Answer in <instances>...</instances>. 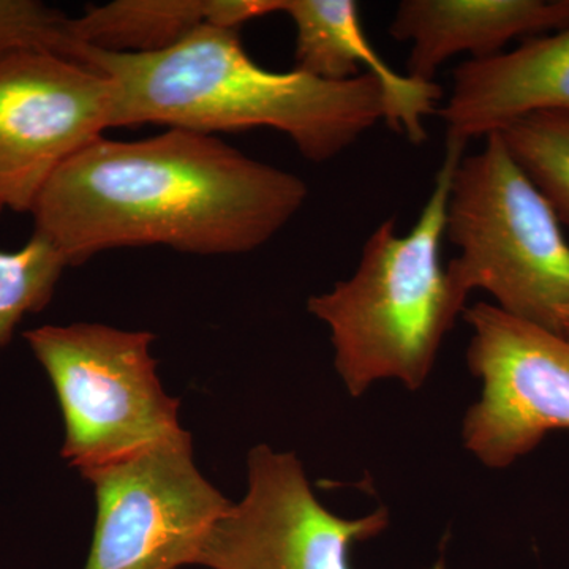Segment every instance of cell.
I'll return each instance as SVG.
<instances>
[{
	"mask_svg": "<svg viewBox=\"0 0 569 569\" xmlns=\"http://www.w3.org/2000/svg\"><path fill=\"white\" fill-rule=\"evenodd\" d=\"M498 133L560 222L569 224V112H530Z\"/></svg>",
	"mask_w": 569,
	"mask_h": 569,
	"instance_id": "14",
	"label": "cell"
},
{
	"mask_svg": "<svg viewBox=\"0 0 569 569\" xmlns=\"http://www.w3.org/2000/svg\"><path fill=\"white\" fill-rule=\"evenodd\" d=\"M114 82L54 52L0 59V216L31 212L74 153L112 127Z\"/></svg>",
	"mask_w": 569,
	"mask_h": 569,
	"instance_id": "8",
	"label": "cell"
},
{
	"mask_svg": "<svg viewBox=\"0 0 569 569\" xmlns=\"http://www.w3.org/2000/svg\"><path fill=\"white\" fill-rule=\"evenodd\" d=\"M24 337L58 396L62 458L81 473L186 433L179 400L164 395L157 377L151 332L74 323Z\"/></svg>",
	"mask_w": 569,
	"mask_h": 569,
	"instance_id": "5",
	"label": "cell"
},
{
	"mask_svg": "<svg viewBox=\"0 0 569 569\" xmlns=\"http://www.w3.org/2000/svg\"><path fill=\"white\" fill-rule=\"evenodd\" d=\"M81 475L97 500L84 569L194 565L213 523L233 505L198 471L189 432Z\"/></svg>",
	"mask_w": 569,
	"mask_h": 569,
	"instance_id": "6",
	"label": "cell"
},
{
	"mask_svg": "<svg viewBox=\"0 0 569 569\" xmlns=\"http://www.w3.org/2000/svg\"><path fill=\"white\" fill-rule=\"evenodd\" d=\"M277 10L279 0H116L69 18L63 51L81 44L118 54H151L174 47L200 26L239 29Z\"/></svg>",
	"mask_w": 569,
	"mask_h": 569,
	"instance_id": "13",
	"label": "cell"
},
{
	"mask_svg": "<svg viewBox=\"0 0 569 569\" xmlns=\"http://www.w3.org/2000/svg\"><path fill=\"white\" fill-rule=\"evenodd\" d=\"M559 328L560 336L569 340V306L561 309V312L559 313Z\"/></svg>",
	"mask_w": 569,
	"mask_h": 569,
	"instance_id": "17",
	"label": "cell"
},
{
	"mask_svg": "<svg viewBox=\"0 0 569 569\" xmlns=\"http://www.w3.org/2000/svg\"><path fill=\"white\" fill-rule=\"evenodd\" d=\"M535 111L569 112V28L527 39L516 50L467 59L452 71L440 108L447 137H488Z\"/></svg>",
	"mask_w": 569,
	"mask_h": 569,
	"instance_id": "10",
	"label": "cell"
},
{
	"mask_svg": "<svg viewBox=\"0 0 569 569\" xmlns=\"http://www.w3.org/2000/svg\"><path fill=\"white\" fill-rule=\"evenodd\" d=\"M67 266L63 254L39 233L20 250H0V347L9 343L22 317L50 305Z\"/></svg>",
	"mask_w": 569,
	"mask_h": 569,
	"instance_id": "15",
	"label": "cell"
},
{
	"mask_svg": "<svg viewBox=\"0 0 569 569\" xmlns=\"http://www.w3.org/2000/svg\"><path fill=\"white\" fill-rule=\"evenodd\" d=\"M244 500L213 523L194 565L211 569H351L350 550L383 533L387 509L343 519L326 509L293 452H249Z\"/></svg>",
	"mask_w": 569,
	"mask_h": 569,
	"instance_id": "9",
	"label": "cell"
},
{
	"mask_svg": "<svg viewBox=\"0 0 569 569\" xmlns=\"http://www.w3.org/2000/svg\"><path fill=\"white\" fill-rule=\"evenodd\" d=\"M63 58L114 82L112 127L156 123L208 134L269 127L316 163L346 152L387 114L372 74L328 81L296 69L268 70L247 54L239 29L222 26H200L151 54L70 44Z\"/></svg>",
	"mask_w": 569,
	"mask_h": 569,
	"instance_id": "2",
	"label": "cell"
},
{
	"mask_svg": "<svg viewBox=\"0 0 569 569\" xmlns=\"http://www.w3.org/2000/svg\"><path fill=\"white\" fill-rule=\"evenodd\" d=\"M307 197L298 176L213 134L170 129L140 141L97 138L56 171L31 213L33 233L73 266L122 247L252 252L291 222Z\"/></svg>",
	"mask_w": 569,
	"mask_h": 569,
	"instance_id": "1",
	"label": "cell"
},
{
	"mask_svg": "<svg viewBox=\"0 0 569 569\" xmlns=\"http://www.w3.org/2000/svg\"><path fill=\"white\" fill-rule=\"evenodd\" d=\"M280 13L296 28V70L328 81L372 74L385 92L389 129L413 144L426 141L425 119L437 111L441 89L436 82L397 73L367 39L353 0H279Z\"/></svg>",
	"mask_w": 569,
	"mask_h": 569,
	"instance_id": "11",
	"label": "cell"
},
{
	"mask_svg": "<svg viewBox=\"0 0 569 569\" xmlns=\"http://www.w3.org/2000/svg\"><path fill=\"white\" fill-rule=\"evenodd\" d=\"M445 234L459 249L447 272L462 298L488 291L498 309L560 336L569 244L552 206L500 133H489L482 151L460 159Z\"/></svg>",
	"mask_w": 569,
	"mask_h": 569,
	"instance_id": "4",
	"label": "cell"
},
{
	"mask_svg": "<svg viewBox=\"0 0 569 569\" xmlns=\"http://www.w3.org/2000/svg\"><path fill=\"white\" fill-rule=\"evenodd\" d=\"M473 329L467 365L481 380V397L468 408L466 448L489 468H507L569 429V340L478 302L463 310Z\"/></svg>",
	"mask_w": 569,
	"mask_h": 569,
	"instance_id": "7",
	"label": "cell"
},
{
	"mask_svg": "<svg viewBox=\"0 0 569 569\" xmlns=\"http://www.w3.org/2000/svg\"><path fill=\"white\" fill-rule=\"evenodd\" d=\"M467 142L447 137L432 192L407 234H399L396 219L381 223L362 247L355 274L309 299V312L331 331L337 372L353 397L380 380L421 388L466 310L467 299L441 266L440 246Z\"/></svg>",
	"mask_w": 569,
	"mask_h": 569,
	"instance_id": "3",
	"label": "cell"
},
{
	"mask_svg": "<svg viewBox=\"0 0 569 569\" xmlns=\"http://www.w3.org/2000/svg\"><path fill=\"white\" fill-rule=\"evenodd\" d=\"M569 28V0H406L389 36L411 43L408 77L433 82L456 54L486 59L508 41Z\"/></svg>",
	"mask_w": 569,
	"mask_h": 569,
	"instance_id": "12",
	"label": "cell"
},
{
	"mask_svg": "<svg viewBox=\"0 0 569 569\" xmlns=\"http://www.w3.org/2000/svg\"><path fill=\"white\" fill-rule=\"evenodd\" d=\"M69 18L37 0H0V59L20 52L62 54Z\"/></svg>",
	"mask_w": 569,
	"mask_h": 569,
	"instance_id": "16",
	"label": "cell"
}]
</instances>
